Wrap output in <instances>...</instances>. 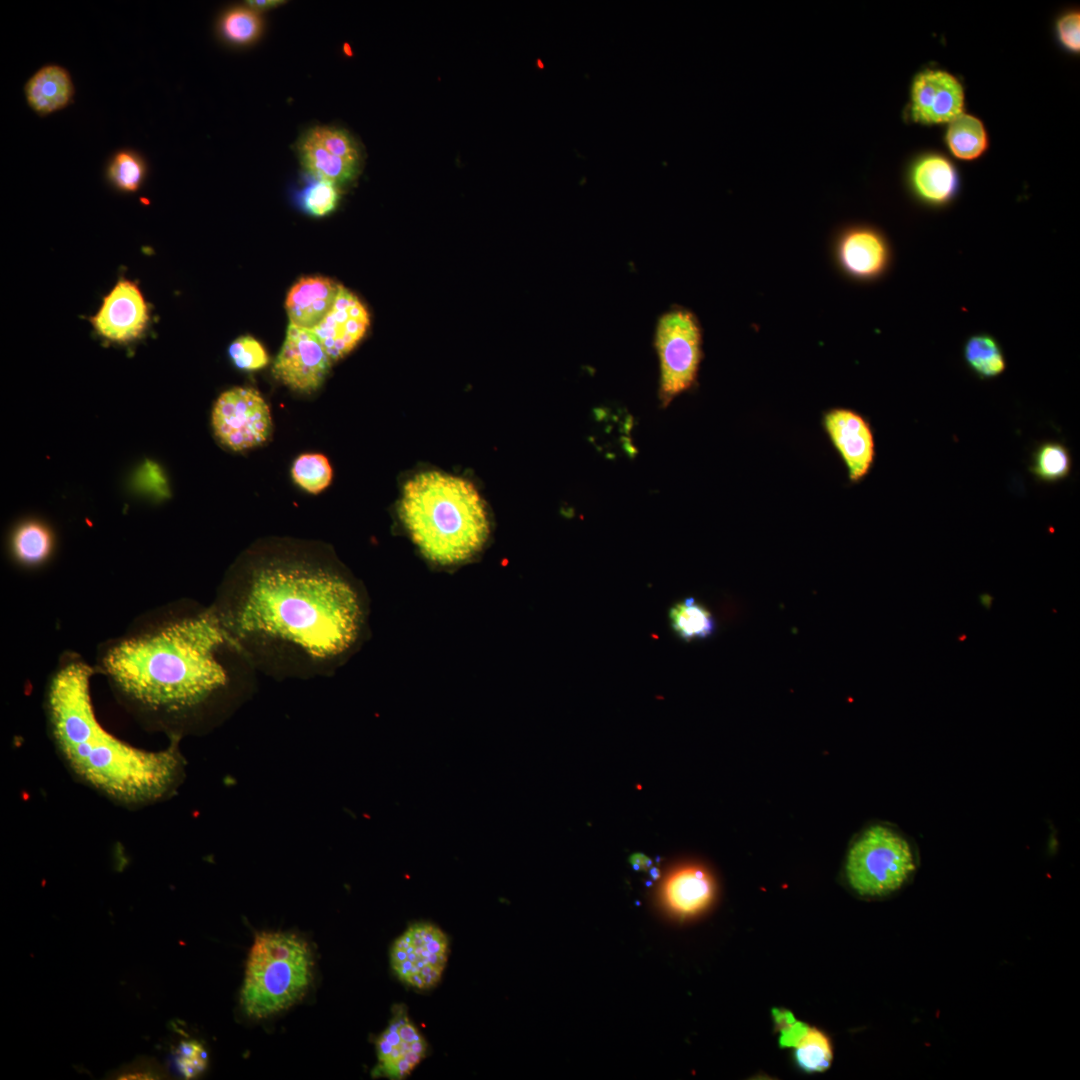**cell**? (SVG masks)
<instances>
[{
	"label": "cell",
	"mask_w": 1080,
	"mask_h": 1080,
	"mask_svg": "<svg viewBox=\"0 0 1080 1080\" xmlns=\"http://www.w3.org/2000/svg\"><path fill=\"white\" fill-rule=\"evenodd\" d=\"M291 476L294 482L311 494H318L331 483L333 470L327 457L321 453H304L293 462Z\"/></svg>",
	"instance_id": "27"
},
{
	"label": "cell",
	"mask_w": 1080,
	"mask_h": 1080,
	"mask_svg": "<svg viewBox=\"0 0 1080 1080\" xmlns=\"http://www.w3.org/2000/svg\"><path fill=\"white\" fill-rule=\"evenodd\" d=\"M836 254L841 268L849 276L863 281L882 276L891 260L884 235L867 225L846 228L838 238Z\"/></svg>",
	"instance_id": "17"
},
{
	"label": "cell",
	"mask_w": 1080,
	"mask_h": 1080,
	"mask_svg": "<svg viewBox=\"0 0 1080 1080\" xmlns=\"http://www.w3.org/2000/svg\"><path fill=\"white\" fill-rule=\"evenodd\" d=\"M174 1062L185 1079L196 1078L207 1068L208 1053L198 1040H182L174 1052Z\"/></svg>",
	"instance_id": "33"
},
{
	"label": "cell",
	"mask_w": 1080,
	"mask_h": 1080,
	"mask_svg": "<svg viewBox=\"0 0 1080 1080\" xmlns=\"http://www.w3.org/2000/svg\"><path fill=\"white\" fill-rule=\"evenodd\" d=\"M344 51L347 55H352L351 49L348 44L344 45Z\"/></svg>",
	"instance_id": "41"
},
{
	"label": "cell",
	"mask_w": 1080,
	"mask_h": 1080,
	"mask_svg": "<svg viewBox=\"0 0 1080 1080\" xmlns=\"http://www.w3.org/2000/svg\"><path fill=\"white\" fill-rule=\"evenodd\" d=\"M822 426L845 464L850 482H860L870 472L876 455L868 420L852 409L836 407L823 414Z\"/></svg>",
	"instance_id": "12"
},
{
	"label": "cell",
	"mask_w": 1080,
	"mask_h": 1080,
	"mask_svg": "<svg viewBox=\"0 0 1080 1080\" xmlns=\"http://www.w3.org/2000/svg\"><path fill=\"white\" fill-rule=\"evenodd\" d=\"M981 599H982L981 603L983 605H985V607L987 609H989L990 604L992 602V597L989 594H984V595H981Z\"/></svg>",
	"instance_id": "40"
},
{
	"label": "cell",
	"mask_w": 1080,
	"mask_h": 1080,
	"mask_svg": "<svg viewBox=\"0 0 1080 1080\" xmlns=\"http://www.w3.org/2000/svg\"><path fill=\"white\" fill-rule=\"evenodd\" d=\"M212 608L250 661L309 670L349 656L366 618L357 583L333 564L292 552L235 568Z\"/></svg>",
	"instance_id": "1"
},
{
	"label": "cell",
	"mask_w": 1080,
	"mask_h": 1080,
	"mask_svg": "<svg viewBox=\"0 0 1080 1080\" xmlns=\"http://www.w3.org/2000/svg\"><path fill=\"white\" fill-rule=\"evenodd\" d=\"M668 617L673 632L686 642L709 638L716 629L711 612L692 597L675 603Z\"/></svg>",
	"instance_id": "23"
},
{
	"label": "cell",
	"mask_w": 1080,
	"mask_h": 1080,
	"mask_svg": "<svg viewBox=\"0 0 1080 1080\" xmlns=\"http://www.w3.org/2000/svg\"><path fill=\"white\" fill-rule=\"evenodd\" d=\"M919 866L917 845L906 833L890 823L873 822L850 842L844 875L858 896L879 899L907 886Z\"/></svg>",
	"instance_id": "6"
},
{
	"label": "cell",
	"mask_w": 1080,
	"mask_h": 1080,
	"mask_svg": "<svg viewBox=\"0 0 1080 1080\" xmlns=\"http://www.w3.org/2000/svg\"><path fill=\"white\" fill-rule=\"evenodd\" d=\"M254 11L267 10L283 4V0H250L246 2Z\"/></svg>",
	"instance_id": "39"
},
{
	"label": "cell",
	"mask_w": 1080,
	"mask_h": 1080,
	"mask_svg": "<svg viewBox=\"0 0 1080 1080\" xmlns=\"http://www.w3.org/2000/svg\"><path fill=\"white\" fill-rule=\"evenodd\" d=\"M963 107V87L950 73L925 70L915 77L910 103L914 121L924 124L949 123L963 113Z\"/></svg>",
	"instance_id": "15"
},
{
	"label": "cell",
	"mask_w": 1080,
	"mask_h": 1080,
	"mask_svg": "<svg viewBox=\"0 0 1080 1080\" xmlns=\"http://www.w3.org/2000/svg\"><path fill=\"white\" fill-rule=\"evenodd\" d=\"M1057 32L1061 43L1067 49L1078 52L1080 49V14L1070 12L1063 15L1057 22Z\"/></svg>",
	"instance_id": "35"
},
{
	"label": "cell",
	"mask_w": 1080,
	"mask_h": 1080,
	"mask_svg": "<svg viewBox=\"0 0 1080 1080\" xmlns=\"http://www.w3.org/2000/svg\"><path fill=\"white\" fill-rule=\"evenodd\" d=\"M15 556L25 564L42 562L51 551L52 537L49 530L38 522L21 525L13 536Z\"/></svg>",
	"instance_id": "28"
},
{
	"label": "cell",
	"mask_w": 1080,
	"mask_h": 1080,
	"mask_svg": "<svg viewBox=\"0 0 1080 1080\" xmlns=\"http://www.w3.org/2000/svg\"><path fill=\"white\" fill-rule=\"evenodd\" d=\"M95 672L81 656L60 657L46 689L52 740L69 768L110 798L128 805L156 802L180 781L183 760L176 745L161 751L133 747L106 731L90 694Z\"/></svg>",
	"instance_id": "3"
},
{
	"label": "cell",
	"mask_w": 1080,
	"mask_h": 1080,
	"mask_svg": "<svg viewBox=\"0 0 1080 1080\" xmlns=\"http://www.w3.org/2000/svg\"><path fill=\"white\" fill-rule=\"evenodd\" d=\"M772 1016L779 1031L796 1021L792 1012L785 1009H772Z\"/></svg>",
	"instance_id": "37"
},
{
	"label": "cell",
	"mask_w": 1080,
	"mask_h": 1080,
	"mask_svg": "<svg viewBox=\"0 0 1080 1080\" xmlns=\"http://www.w3.org/2000/svg\"><path fill=\"white\" fill-rule=\"evenodd\" d=\"M29 107L40 116L65 108L72 100L73 83L69 72L56 64H48L34 73L24 86Z\"/></svg>",
	"instance_id": "21"
},
{
	"label": "cell",
	"mask_w": 1080,
	"mask_h": 1080,
	"mask_svg": "<svg viewBox=\"0 0 1080 1080\" xmlns=\"http://www.w3.org/2000/svg\"><path fill=\"white\" fill-rule=\"evenodd\" d=\"M147 173L144 158L134 150L117 151L109 160L106 175L109 182L122 192H135L142 185Z\"/></svg>",
	"instance_id": "26"
},
{
	"label": "cell",
	"mask_w": 1080,
	"mask_h": 1080,
	"mask_svg": "<svg viewBox=\"0 0 1080 1080\" xmlns=\"http://www.w3.org/2000/svg\"><path fill=\"white\" fill-rule=\"evenodd\" d=\"M654 347L660 367L658 396L665 408L697 381L703 351L702 330L695 314L681 306L661 314L656 323Z\"/></svg>",
	"instance_id": "7"
},
{
	"label": "cell",
	"mask_w": 1080,
	"mask_h": 1080,
	"mask_svg": "<svg viewBox=\"0 0 1080 1080\" xmlns=\"http://www.w3.org/2000/svg\"><path fill=\"white\" fill-rule=\"evenodd\" d=\"M248 661L212 606L175 602L103 643L95 670L135 714L167 727L222 694Z\"/></svg>",
	"instance_id": "2"
},
{
	"label": "cell",
	"mask_w": 1080,
	"mask_h": 1080,
	"mask_svg": "<svg viewBox=\"0 0 1080 1080\" xmlns=\"http://www.w3.org/2000/svg\"><path fill=\"white\" fill-rule=\"evenodd\" d=\"M714 882L703 867L685 865L671 871L662 885L665 907L679 916H692L712 901Z\"/></svg>",
	"instance_id": "18"
},
{
	"label": "cell",
	"mask_w": 1080,
	"mask_h": 1080,
	"mask_svg": "<svg viewBox=\"0 0 1080 1080\" xmlns=\"http://www.w3.org/2000/svg\"><path fill=\"white\" fill-rule=\"evenodd\" d=\"M399 515L424 556L444 566L473 558L490 533L487 510L475 487L438 471L419 473L405 484Z\"/></svg>",
	"instance_id": "4"
},
{
	"label": "cell",
	"mask_w": 1080,
	"mask_h": 1080,
	"mask_svg": "<svg viewBox=\"0 0 1080 1080\" xmlns=\"http://www.w3.org/2000/svg\"><path fill=\"white\" fill-rule=\"evenodd\" d=\"M963 357L971 372L983 380L996 378L1006 369L1002 347L988 333L969 336L963 346Z\"/></svg>",
	"instance_id": "22"
},
{
	"label": "cell",
	"mask_w": 1080,
	"mask_h": 1080,
	"mask_svg": "<svg viewBox=\"0 0 1080 1080\" xmlns=\"http://www.w3.org/2000/svg\"><path fill=\"white\" fill-rule=\"evenodd\" d=\"M909 184L923 202L941 206L950 202L959 188L955 167L945 157L928 155L918 159L910 169Z\"/></svg>",
	"instance_id": "20"
},
{
	"label": "cell",
	"mask_w": 1080,
	"mask_h": 1080,
	"mask_svg": "<svg viewBox=\"0 0 1080 1080\" xmlns=\"http://www.w3.org/2000/svg\"><path fill=\"white\" fill-rule=\"evenodd\" d=\"M810 1027L801 1021H795L788 1027L780 1030L779 1045L781 1048L796 1047L808 1033Z\"/></svg>",
	"instance_id": "36"
},
{
	"label": "cell",
	"mask_w": 1080,
	"mask_h": 1080,
	"mask_svg": "<svg viewBox=\"0 0 1080 1080\" xmlns=\"http://www.w3.org/2000/svg\"><path fill=\"white\" fill-rule=\"evenodd\" d=\"M149 318L148 304L138 286L121 279L104 297L91 323L103 338L124 343L139 338L146 330Z\"/></svg>",
	"instance_id": "14"
},
{
	"label": "cell",
	"mask_w": 1080,
	"mask_h": 1080,
	"mask_svg": "<svg viewBox=\"0 0 1080 1080\" xmlns=\"http://www.w3.org/2000/svg\"><path fill=\"white\" fill-rule=\"evenodd\" d=\"M228 351L234 365L241 370L255 371L266 367L269 363L265 348L251 336L237 338Z\"/></svg>",
	"instance_id": "32"
},
{
	"label": "cell",
	"mask_w": 1080,
	"mask_h": 1080,
	"mask_svg": "<svg viewBox=\"0 0 1080 1080\" xmlns=\"http://www.w3.org/2000/svg\"><path fill=\"white\" fill-rule=\"evenodd\" d=\"M338 200L339 192L334 183L314 177L300 194L302 208L307 213L317 217L332 212L337 206Z\"/></svg>",
	"instance_id": "31"
},
{
	"label": "cell",
	"mask_w": 1080,
	"mask_h": 1080,
	"mask_svg": "<svg viewBox=\"0 0 1080 1080\" xmlns=\"http://www.w3.org/2000/svg\"><path fill=\"white\" fill-rule=\"evenodd\" d=\"M340 286L329 278H301L285 302L290 324L313 330L333 306Z\"/></svg>",
	"instance_id": "19"
},
{
	"label": "cell",
	"mask_w": 1080,
	"mask_h": 1080,
	"mask_svg": "<svg viewBox=\"0 0 1080 1080\" xmlns=\"http://www.w3.org/2000/svg\"><path fill=\"white\" fill-rule=\"evenodd\" d=\"M369 324L365 306L341 285L333 306L313 331L333 363L355 348Z\"/></svg>",
	"instance_id": "16"
},
{
	"label": "cell",
	"mask_w": 1080,
	"mask_h": 1080,
	"mask_svg": "<svg viewBox=\"0 0 1080 1080\" xmlns=\"http://www.w3.org/2000/svg\"><path fill=\"white\" fill-rule=\"evenodd\" d=\"M211 422L220 443L235 452L264 444L273 429L268 404L257 390L248 387L224 391L214 403Z\"/></svg>",
	"instance_id": "8"
},
{
	"label": "cell",
	"mask_w": 1080,
	"mask_h": 1080,
	"mask_svg": "<svg viewBox=\"0 0 1080 1080\" xmlns=\"http://www.w3.org/2000/svg\"><path fill=\"white\" fill-rule=\"evenodd\" d=\"M1072 459L1068 448L1060 442H1043L1034 450L1030 471L1040 481L1054 483L1068 477Z\"/></svg>",
	"instance_id": "25"
},
{
	"label": "cell",
	"mask_w": 1080,
	"mask_h": 1080,
	"mask_svg": "<svg viewBox=\"0 0 1080 1080\" xmlns=\"http://www.w3.org/2000/svg\"><path fill=\"white\" fill-rule=\"evenodd\" d=\"M629 862L632 868L637 871H648L651 869L652 866L651 859L642 853L632 854L629 857Z\"/></svg>",
	"instance_id": "38"
},
{
	"label": "cell",
	"mask_w": 1080,
	"mask_h": 1080,
	"mask_svg": "<svg viewBox=\"0 0 1080 1080\" xmlns=\"http://www.w3.org/2000/svg\"><path fill=\"white\" fill-rule=\"evenodd\" d=\"M447 961V936L430 923L410 925L390 949L392 970L402 982L416 989L436 986Z\"/></svg>",
	"instance_id": "9"
},
{
	"label": "cell",
	"mask_w": 1080,
	"mask_h": 1080,
	"mask_svg": "<svg viewBox=\"0 0 1080 1080\" xmlns=\"http://www.w3.org/2000/svg\"><path fill=\"white\" fill-rule=\"evenodd\" d=\"M166 1077L164 1069L159 1063L150 1057H140L123 1067L112 1071L110 1079L135 1080V1079H163Z\"/></svg>",
	"instance_id": "34"
},
{
	"label": "cell",
	"mask_w": 1080,
	"mask_h": 1080,
	"mask_svg": "<svg viewBox=\"0 0 1080 1080\" xmlns=\"http://www.w3.org/2000/svg\"><path fill=\"white\" fill-rule=\"evenodd\" d=\"M946 141L952 154L962 160L978 158L988 144L983 123L975 116L965 113L949 122Z\"/></svg>",
	"instance_id": "24"
},
{
	"label": "cell",
	"mask_w": 1080,
	"mask_h": 1080,
	"mask_svg": "<svg viewBox=\"0 0 1080 1080\" xmlns=\"http://www.w3.org/2000/svg\"><path fill=\"white\" fill-rule=\"evenodd\" d=\"M375 1049L373 1076L399 1080L409 1076L425 1058L428 1044L406 1008L396 1005L387 1027L375 1041Z\"/></svg>",
	"instance_id": "13"
},
{
	"label": "cell",
	"mask_w": 1080,
	"mask_h": 1080,
	"mask_svg": "<svg viewBox=\"0 0 1080 1080\" xmlns=\"http://www.w3.org/2000/svg\"><path fill=\"white\" fill-rule=\"evenodd\" d=\"M299 152L303 166L312 177L335 185L350 181L358 171L357 145L347 132L337 128H312L302 137Z\"/></svg>",
	"instance_id": "11"
},
{
	"label": "cell",
	"mask_w": 1080,
	"mask_h": 1080,
	"mask_svg": "<svg viewBox=\"0 0 1080 1080\" xmlns=\"http://www.w3.org/2000/svg\"><path fill=\"white\" fill-rule=\"evenodd\" d=\"M332 361L313 330L289 324L272 372L293 391L312 393L325 381Z\"/></svg>",
	"instance_id": "10"
},
{
	"label": "cell",
	"mask_w": 1080,
	"mask_h": 1080,
	"mask_svg": "<svg viewBox=\"0 0 1080 1080\" xmlns=\"http://www.w3.org/2000/svg\"><path fill=\"white\" fill-rule=\"evenodd\" d=\"M220 30L228 41L248 44L260 34L261 20L253 9L234 8L222 16Z\"/></svg>",
	"instance_id": "30"
},
{
	"label": "cell",
	"mask_w": 1080,
	"mask_h": 1080,
	"mask_svg": "<svg viewBox=\"0 0 1080 1080\" xmlns=\"http://www.w3.org/2000/svg\"><path fill=\"white\" fill-rule=\"evenodd\" d=\"M313 955L295 933L263 931L249 950L240 1004L244 1013L264 1019L289 1009L307 993L313 978Z\"/></svg>",
	"instance_id": "5"
},
{
	"label": "cell",
	"mask_w": 1080,
	"mask_h": 1080,
	"mask_svg": "<svg viewBox=\"0 0 1080 1080\" xmlns=\"http://www.w3.org/2000/svg\"><path fill=\"white\" fill-rule=\"evenodd\" d=\"M796 1064L805 1072H822L829 1068L833 1053L828 1037L818 1029L810 1028L801 1042L794 1047Z\"/></svg>",
	"instance_id": "29"
}]
</instances>
